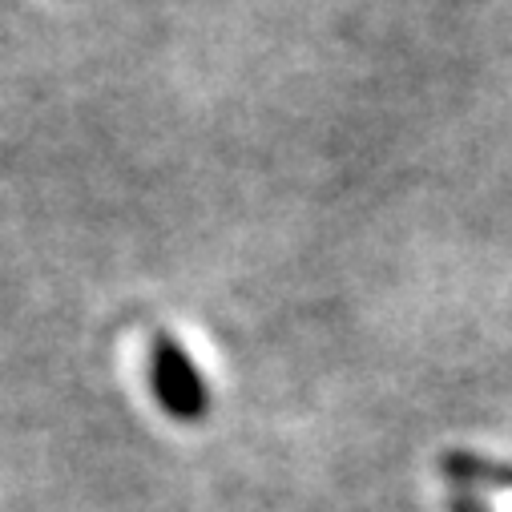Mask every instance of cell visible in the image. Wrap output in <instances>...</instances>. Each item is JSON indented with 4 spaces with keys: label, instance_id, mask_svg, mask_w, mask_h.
Returning a JSON list of instances; mask_svg holds the SVG:
<instances>
[{
    "label": "cell",
    "instance_id": "1",
    "mask_svg": "<svg viewBox=\"0 0 512 512\" xmlns=\"http://www.w3.org/2000/svg\"><path fill=\"white\" fill-rule=\"evenodd\" d=\"M150 383H154L158 404H162L166 412L182 416V420L202 416L206 404H210L206 375L194 367L190 351H186L174 335H166V331H158V335L150 339Z\"/></svg>",
    "mask_w": 512,
    "mask_h": 512
}]
</instances>
